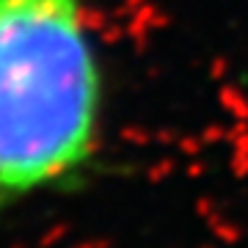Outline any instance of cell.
<instances>
[{
    "mask_svg": "<svg viewBox=\"0 0 248 248\" xmlns=\"http://www.w3.org/2000/svg\"><path fill=\"white\" fill-rule=\"evenodd\" d=\"M86 0H0V210L72 185L102 141Z\"/></svg>",
    "mask_w": 248,
    "mask_h": 248,
    "instance_id": "cell-1",
    "label": "cell"
}]
</instances>
